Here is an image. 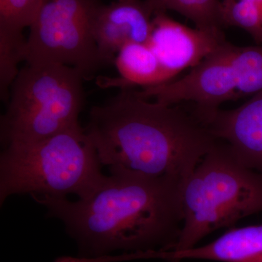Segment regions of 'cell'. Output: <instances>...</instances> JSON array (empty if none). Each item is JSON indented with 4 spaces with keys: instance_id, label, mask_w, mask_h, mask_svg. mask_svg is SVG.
I'll use <instances>...</instances> for the list:
<instances>
[{
    "instance_id": "cell-15",
    "label": "cell",
    "mask_w": 262,
    "mask_h": 262,
    "mask_svg": "<svg viewBox=\"0 0 262 262\" xmlns=\"http://www.w3.org/2000/svg\"><path fill=\"white\" fill-rule=\"evenodd\" d=\"M146 3L152 10L153 13H165L164 5L166 0H145Z\"/></svg>"
},
{
    "instance_id": "cell-1",
    "label": "cell",
    "mask_w": 262,
    "mask_h": 262,
    "mask_svg": "<svg viewBox=\"0 0 262 262\" xmlns=\"http://www.w3.org/2000/svg\"><path fill=\"white\" fill-rule=\"evenodd\" d=\"M182 187L169 179L113 172L89 199L32 198L63 222L86 257L124 251L144 258L157 248L170 251L177 244L183 223Z\"/></svg>"
},
{
    "instance_id": "cell-10",
    "label": "cell",
    "mask_w": 262,
    "mask_h": 262,
    "mask_svg": "<svg viewBox=\"0 0 262 262\" xmlns=\"http://www.w3.org/2000/svg\"><path fill=\"white\" fill-rule=\"evenodd\" d=\"M156 258L220 262H262V224L232 228L209 244L180 251H161Z\"/></svg>"
},
{
    "instance_id": "cell-14",
    "label": "cell",
    "mask_w": 262,
    "mask_h": 262,
    "mask_svg": "<svg viewBox=\"0 0 262 262\" xmlns=\"http://www.w3.org/2000/svg\"><path fill=\"white\" fill-rule=\"evenodd\" d=\"M173 10L192 20L196 28L222 30V0H166L164 12Z\"/></svg>"
},
{
    "instance_id": "cell-12",
    "label": "cell",
    "mask_w": 262,
    "mask_h": 262,
    "mask_svg": "<svg viewBox=\"0 0 262 262\" xmlns=\"http://www.w3.org/2000/svg\"><path fill=\"white\" fill-rule=\"evenodd\" d=\"M120 77L101 81V86L127 89L158 85L172 80L147 43H129L118 51L115 61Z\"/></svg>"
},
{
    "instance_id": "cell-5",
    "label": "cell",
    "mask_w": 262,
    "mask_h": 262,
    "mask_svg": "<svg viewBox=\"0 0 262 262\" xmlns=\"http://www.w3.org/2000/svg\"><path fill=\"white\" fill-rule=\"evenodd\" d=\"M84 80L80 70L58 63L27 64L20 70L1 117L5 146L37 142L80 127Z\"/></svg>"
},
{
    "instance_id": "cell-2",
    "label": "cell",
    "mask_w": 262,
    "mask_h": 262,
    "mask_svg": "<svg viewBox=\"0 0 262 262\" xmlns=\"http://www.w3.org/2000/svg\"><path fill=\"white\" fill-rule=\"evenodd\" d=\"M84 130L110 173L182 185L219 141L192 108L149 101L130 88L93 106Z\"/></svg>"
},
{
    "instance_id": "cell-9",
    "label": "cell",
    "mask_w": 262,
    "mask_h": 262,
    "mask_svg": "<svg viewBox=\"0 0 262 262\" xmlns=\"http://www.w3.org/2000/svg\"><path fill=\"white\" fill-rule=\"evenodd\" d=\"M205 122L245 165L262 173V92L237 108H219Z\"/></svg>"
},
{
    "instance_id": "cell-6",
    "label": "cell",
    "mask_w": 262,
    "mask_h": 262,
    "mask_svg": "<svg viewBox=\"0 0 262 262\" xmlns=\"http://www.w3.org/2000/svg\"><path fill=\"white\" fill-rule=\"evenodd\" d=\"M99 5L97 0H45L31 26L23 61L69 66L91 79L105 66L92 30Z\"/></svg>"
},
{
    "instance_id": "cell-7",
    "label": "cell",
    "mask_w": 262,
    "mask_h": 262,
    "mask_svg": "<svg viewBox=\"0 0 262 262\" xmlns=\"http://www.w3.org/2000/svg\"><path fill=\"white\" fill-rule=\"evenodd\" d=\"M225 41L222 30L189 28L165 13H156L147 44L172 80L201 63Z\"/></svg>"
},
{
    "instance_id": "cell-16",
    "label": "cell",
    "mask_w": 262,
    "mask_h": 262,
    "mask_svg": "<svg viewBox=\"0 0 262 262\" xmlns=\"http://www.w3.org/2000/svg\"><path fill=\"white\" fill-rule=\"evenodd\" d=\"M118 1L126 2V1H135V0H118Z\"/></svg>"
},
{
    "instance_id": "cell-3",
    "label": "cell",
    "mask_w": 262,
    "mask_h": 262,
    "mask_svg": "<svg viewBox=\"0 0 262 262\" xmlns=\"http://www.w3.org/2000/svg\"><path fill=\"white\" fill-rule=\"evenodd\" d=\"M101 166L81 126L37 142L9 144L0 156V204L15 194L89 199L107 182Z\"/></svg>"
},
{
    "instance_id": "cell-4",
    "label": "cell",
    "mask_w": 262,
    "mask_h": 262,
    "mask_svg": "<svg viewBox=\"0 0 262 262\" xmlns=\"http://www.w3.org/2000/svg\"><path fill=\"white\" fill-rule=\"evenodd\" d=\"M181 203L182 227L172 251L194 247L212 232L262 211V176L219 140L183 184Z\"/></svg>"
},
{
    "instance_id": "cell-8",
    "label": "cell",
    "mask_w": 262,
    "mask_h": 262,
    "mask_svg": "<svg viewBox=\"0 0 262 262\" xmlns=\"http://www.w3.org/2000/svg\"><path fill=\"white\" fill-rule=\"evenodd\" d=\"M152 10L144 1H118L100 4L93 19L92 30L105 65L114 63L117 53L129 43H147Z\"/></svg>"
},
{
    "instance_id": "cell-11",
    "label": "cell",
    "mask_w": 262,
    "mask_h": 262,
    "mask_svg": "<svg viewBox=\"0 0 262 262\" xmlns=\"http://www.w3.org/2000/svg\"><path fill=\"white\" fill-rule=\"evenodd\" d=\"M45 0H0V73L14 77L23 61V31L34 23Z\"/></svg>"
},
{
    "instance_id": "cell-13",
    "label": "cell",
    "mask_w": 262,
    "mask_h": 262,
    "mask_svg": "<svg viewBox=\"0 0 262 262\" xmlns=\"http://www.w3.org/2000/svg\"><path fill=\"white\" fill-rule=\"evenodd\" d=\"M223 26L246 31L262 45V0H222Z\"/></svg>"
}]
</instances>
